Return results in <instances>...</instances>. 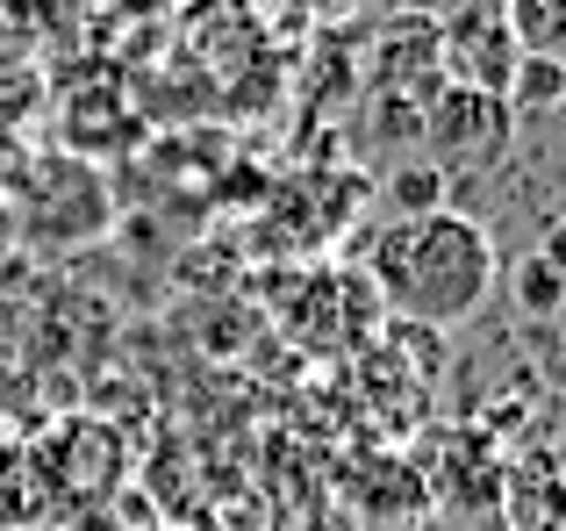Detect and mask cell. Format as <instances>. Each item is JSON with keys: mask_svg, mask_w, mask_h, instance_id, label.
<instances>
[{"mask_svg": "<svg viewBox=\"0 0 566 531\" xmlns=\"http://www.w3.org/2000/svg\"><path fill=\"white\" fill-rule=\"evenodd\" d=\"M366 280L401 323L416 331H444L467 323L495 288V238L473 223L467 209H430V216H395L380 223L374 252H366Z\"/></svg>", "mask_w": 566, "mask_h": 531, "instance_id": "cell-1", "label": "cell"}, {"mask_svg": "<svg viewBox=\"0 0 566 531\" xmlns=\"http://www.w3.org/2000/svg\"><path fill=\"white\" fill-rule=\"evenodd\" d=\"M29 481H36L43 510L51 518H86V510H108L129 481V446L115 424L101 417H65L22 452Z\"/></svg>", "mask_w": 566, "mask_h": 531, "instance_id": "cell-2", "label": "cell"}, {"mask_svg": "<svg viewBox=\"0 0 566 531\" xmlns=\"http://www.w3.org/2000/svg\"><path fill=\"white\" fill-rule=\"evenodd\" d=\"M8 209H14V230L43 252H65V244H86L108 230V180L101 166L72 152H43V158H22L8 180Z\"/></svg>", "mask_w": 566, "mask_h": 531, "instance_id": "cell-3", "label": "cell"}, {"mask_svg": "<svg viewBox=\"0 0 566 531\" xmlns=\"http://www.w3.org/2000/svg\"><path fill=\"white\" fill-rule=\"evenodd\" d=\"M516 144V115L502 94H481V86H452L444 80L423 108V158L444 173V180H481L510 158Z\"/></svg>", "mask_w": 566, "mask_h": 531, "instance_id": "cell-4", "label": "cell"}, {"mask_svg": "<svg viewBox=\"0 0 566 531\" xmlns=\"http://www.w3.org/2000/svg\"><path fill=\"white\" fill-rule=\"evenodd\" d=\"M516 37L502 22V8H481V0H459L452 22H438V65L452 86H481V94H502L516 72Z\"/></svg>", "mask_w": 566, "mask_h": 531, "instance_id": "cell-5", "label": "cell"}, {"mask_svg": "<svg viewBox=\"0 0 566 531\" xmlns=\"http://www.w3.org/2000/svg\"><path fill=\"white\" fill-rule=\"evenodd\" d=\"M502 22H510V37H516L524 58L566 65V0H502Z\"/></svg>", "mask_w": 566, "mask_h": 531, "instance_id": "cell-6", "label": "cell"}, {"mask_svg": "<svg viewBox=\"0 0 566 531\" xmlns=\"http://www.w3.org/2000/svg\"><path fill=\"white\" fill-rule=\"evenodd\" d=\"M502 101H510V115L524 123V115H553L566 108V65H553V58H516L510 86H502Z\"/></svg>", "mask_w": 566, "mask_h": 531, "instance_id": "cell-7", "label": "cell"}, {"mask_svg": "<svg viewBox=\"0 0 566 531\" xmlns=\"http://www.w3.org/2000/svg\"><path fill=\"white\" fill-rule=\"evenodd\" d=\"M444 173L430 166V158H409V166H395L387 173V209L395 216H430V209H444Z\"/></svg>", "mask_w": 566, "mask_h": 531, "instance_id": "cell-8", "label": "cell"}, {"mask_svg": "<svg viewBox=\"0 0 566 531\" xmlns=\"http://www.w3.org/2000/svg\"><path fill=\"white\" fill-rule=\"evenodd\" d=\"M510 288H516V309H524V316H538V323H553L559 309H566V273H553V266H545L538 252L516 259Z\"/></svg>", "mask_w": 566, "mask_h": 531, "instance_id": "cell-9", "label": "cell"}, {"mask_svg": "<svg viewBox=\"0 0 566 531\" xmlns=\"http://www.w3.org/2000/svg\"><path fill=\"white\" fill-rule=\"evenodd\" d=\"M423 531H510V524H502V510H444V518L423 524Z\"/></svg>", "mask_w": 566, "mask_h": 531, "instance_id": "cell-10", "label": "cell"}, {"mask_svg": "<svg viewBox=\"0 0 566 531\" xmlns=\"http://www.w3.org/2000/svg\"><path fill=\"white\" fill-rule=\"evenodd\" d=\"M538 259L553 266V273H566V216H553V223H545V238H538Z\"/></svg>", "mask_w": 566, "mask_h": 531, "instance_id": "cell-11", "label": "cell"}, {"mask_svg": "<svg viewBox=\"0 0 566 531\" xmlns=\"http://www.w3.org/2000/svg\"><path fill=\"white\" fill-rule=\"evenodd\" d=\"M72 531H137V524H123V518H115V503H108V510H86V518H72Z\"/></svg>", "mask_w": 566, "mask_h": 531, "instance_id": "cell-12", "label": "cell"}, {"mask_svg": "<svg viewBox=\"0 0 566 531\" xmlns=\"http://www.w3.org/2000/svg\"><path fill=\"white\" fill-rule=\"evenodd\" d=\"M14 395H22V374H14V360H8V352H0V417H8V409H14Z\"/></svg>", "mask_w": 566, "mask_h": 531, "instance_id": "cell-13", "label": "cell"}]
</instances>
